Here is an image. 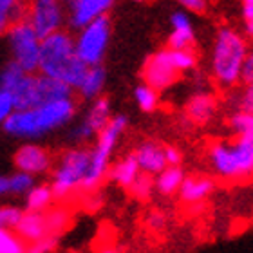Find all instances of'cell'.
Instances as JSON below:
<instances>
[{"mask_svg":"<svg viewBox=\"0 0 253 253\" xmlns=\"http://www.w3.org/2000/svg\"><path fill=\"white\" fill-rule=\"evenodd\" d=\"M128 192L134 199L137 201H148L152 197V194L156 192L154 188V175L147 174V172H139L136 175V179L132 181L130 186H128Z\"/></svg>","mask_w":253,"mask_h":253,"instance_id":"cell-27","label":"cell"},{"mask_svg":"<svg viewBox=\"0 0 253 253\" xmlns=\"http://www.w3.org/2000/svg\"><path fill=\"white\" fill-rule=\"evenodd\" d=\"M230 130L235 136H244V134H253V114L248 111H235L228 120Z\"/></svg>","mask_w":253,"mask_h":253,"instance_id":"cell-29","label":"cell"},{"mask_svg":"<svg viewBox=\"0 0 253 253\" xmlns=\"http://www.w3.org/2000/svg\"><path fill=\"white\" fill-rule=\"evenodd\" d=\"M76 116L74 96L60 100L42 101L37 105L15 109L7 120L2 123V128L9 137L24 141H38L49 136L51 132L67 126Z\"/></svg>","mask_w":253,"mask_h":253,"instance_id":"cell-1","label":"cell"},{"mask_svg":"<svg viewBox=\"0 0 253 253\" xmlns=\"http://www.w3.org/2000/svg\"><path fill=\"white\" fill-rule=\"evenodd\" d=\"M232 90V103L235 111H253V85H244L241 90Z\"/></svg>","mask_w":253,"mask_h":253,"instance_id":"cell-31","label":"cell"},{"mask_svg":"<svg viewBox=\"0 0 253 253\" xmlns=\"http://www.w3.org/2000/svg\"><path fill=\"white\" fill-rule=\"evenodd\" d=\"M5 195H9V192H7V175L0 174V199Z\"/></svg>","mask_w":253,"mask_h":253,"instance_id":"cell-40","label":"cell"},{"mask_svg":"<svg viewBox=\"0 0 253 253\" xmlns=\"http://www.w3.org/2000/svg\"><path fill=\"white\" fill-rule=\"evenodd\" d=\"M13 163H15L16 170H22V172H27L35 177H40V175H45L47 172H51L54 158L47 148L38 145L37 141H26L15 152Z\"/></svg>","mask_w":253,"mask_h":253,"instance_id":"cell-14","label":"cell"},{"mask_svg":"<svg viewBox=\"0 0 253 253\" xmlns=\"http://www.w3.org/2000/svg\"><path fill=\"white\" fill-rule=\"evenodd\" d=\"M0 89L9 92L15 109L31 107L42 101L74 96V90L56 78L42 73H27L13 60L0 67Z\"/></svg>","mask_w":253,"mask_h":253,"instance_id":"cell-2","label":"cell"},{"mask_svg":"<svg viewBox=\"0 0 253 253\" xmlns=\"http://www.w3.org/2000/svg\"><path fill=\"white\" fill-rule=\"evenodd\" d=\"M74 51L85 65H100L105 60L112 35L109 15H103L74 31Z\"/></svg>","mask_w":253,"mask_h":253,"instance_id":"cell-8","label":"cell"},{"mask_svg":"<svg viewBox=\"0 0 253 253\" xmlns=\"http://www.w3.org/2000/svg\"><path fill=\"white\" fill-rule=\"evenodd\" d=\"M183 74L175 69L174 62L170 58L169 47L156 51L154 54H150L141 69V80L145 84H148L150 87H154L156 90H167L172 85L177 84V80Z\"/></svg>","mask_w":253,"mask_h":253,"instance_id":"cell-12","label":"cell"},{"mask_svg":"<svg viewBox=\"0 0 253 253\" xmlns=\"http://www.w3.org/2000/svg\"><path fill=\"white\" fill-rule=\"evenodd\" d=\"M43 219H45L47 232L54 233V235H62L71 224V213L63 206H49L47 210L43 211Z\"/></svg>","mask_w":253,"mask_h":253,"instance_id":"cell-25","label":"cell"},{"mask_svg":"<svg viewBox=\"0 0 253 253\" xmlns=\"http://www.w3.org/2000/svg\"><path fill=\"white\" fill-rule=\"evenodd\" d=\"M4 37L7 42V49H9V60H13L18 67H22L27 73H37L42 38L27 24V20L22 18V20L13 22L4 33Z\"/></svg>","mask_w":253,"mask_h":253,"instance_id":"cell-9","label":"cell"},{"mask_svg":"<svg viewBox=\"0 0 253 253\" xmlns=\"http://www.w3.org/2000/svg\"><path fill=\"white\" fill-rule=\"evenodd\" d=\"M63 2H65V0H63Z\"/></svg>","mask_w":253,"mask_h":253,"instance_id":"cell-42","label":"cell"},{"mask_svg":"<svg viewBox=\"0 0 253 253\" xmlns=\"http://www.w3.org/2000/svg\"><path fill=\"white\" fill-rule=\"evenodd\" d=\"M126 125H128V120L125 114H116V116L112 114L109 123L96 136L94 147L89 148V169H87L80 192L84 194L94 192L105 181L109 169H111L112 154L116 150L122 136L125 134Z\"/></svg>","mask_w":253,"mask_h":253,"instance_id":"cell-6","label":"cell"},{"mask_svg":"<svg viewBox=\"0 0 253 253\" xmlns=\"http://www.w3.org/2000/svg\"><path fill=\"white\" fill-rule=\"evenodd\" d=\"M217 109H219L217 98L206 90H199V92L192 94L185 103L186 120L197 126L208 125L215 118Z\"/></svg>","mask_w":253,"mask_h":253,"instance_id":"cell-16","label":"cell"},{"mask_svg":"<svg viewBox=\"0 0 253 253\" xmlns=\"http://www.w3.org/2000/svg\"><path fill=\"white\" fill-rule=\"evenodd\" d=\"M134 101L139 111L143 112H154L159 109V90L150 87L148 84H139L134 89Z\"/></svg>","mask_w":253,"mask_h":253,"instance_id":"cell-26","label":"cell"},{"mask_svg":"<svg viewBox=\"0 0 253 253\" xmlns=\"http://www.w3.org/2000/svg\"><path fill=\"white\" fill-rule=\"evenodd\" d=\"M163 150H165V161H167V165L177 167V165L183 163V154H181V150L177 147H174V145H163Z\"/></svg>","mask_w":253,"mask_h":253,"instance_id":"cell-38","label":"cell"},{"mask_svg":"<svg viewBox=\"0 0 253 253\" xmlns=\"http://www.w3.org/2000/svg\"><path fill=\"white\" fill-rule=\"evenodd\" d=\"M111 116L112 107L111 100L107 96L101 94L94 100H90L84 116L80 118V122L71 130V136H69L71 141H74L76 145H87V143L94 141L96 136L101 132V128L109 123Z\"/></svg>","mask_w":253,"mask_h":253,"instance_id":"cell-11","label":"cell"},{"mask_svg":"<svg viewBox=\"0 0 253 253\" xmlns=\"http://www.w3.org/2000/svg\"><path fill=\"white\" fill-rule=\"evenodd\" d=\"M26 16V0H0V37L7 27Z\"/></svg>","mask_w":253,"mask_h":253,"instance_id":"cell-24","label":"cell"},{"mask_svg":"<svg viewBox=\"0 0 253 253\" xmlns=\"http://www.w3.org/2000/svg\"><path fill=\"white\" fill-rule=\"evenodd\" d=\"M241 84L253 85V54L252 53L244 58L243 67H241Z\"/></svg>","mask_w":253,"mask_h":253,"instance_id":"cell-37","label":"cell"},{"mask_svg":"<svg viewBox=\"0 0 253 253\" xmlns=\"http://www.w3.org/2000/svg\"><path fill=\"white\" fill-rule=\"evenodd\" d=\"M22 213H24V210L16 205H0V228L15 230Z\"/></svg>","mask_w":253,"mask_h":253,"instance_id":"cell-32","label":"cell"},{"mask_svg":"<svg viewBox=\"0 0 253 253\" xmlns=\"http://www.w3.org/2000/svg\"><path fill=\"white\" fill-rule=\"evenodd\" d=\"M175 4L190 15H201L208 9V0H175Z\"/></svg>","mask_w":253,"mask_h":253,"instance_id":"cell-35","label":"cell"},{"mask_svg":"<svg viewBox=\"0 0 253 253\" xmlns=\"http://www.w3.org/2000/svg\"><path fill=\"white\" fill-rule=\"evenodd\" d=\"M170 35H169V47L172 49H192L195 43V29L190 13L183 9H177L170 16Z\"/></svg>","mask_w":253,"mask_h":253,"instance_id":"cell-17","label":"cell"},{"mask_svg":"<svg viewBox=\"0 0 253 253\" xmlns=\"http://www.w3.org/2000/svg\"><path fill=\"white\" fill-rule=\"evenodd\" d=\"M132 154H134V158H136L137 165H139V170L147 172L150 175H156L167 167L163 145L158 141L147 139V141L139 143Z\"/></svg>","mask_w":253,"mask_h":253,"instance_id":"cell-18","label":"cell"},{"mask_svg":"<svg viewBox=\"0 0 253 253\" xmlns=\"http://www.w3.org/2000/svg\"><path fill=\"white\" fill-rule=\"evenodd\" d=\"M24 20L37 31L40 38L65 27L63 0H26Z\"/></svg>","mask_w":253,"mask_h":253,"instance_id":"cell-10","label":"cell"},{"mask_svg":"<svg viewBox=\"0 0 253 253\" xmlns=\"http://www.w3.org/2000/svg\"><path fill=\"white\" fill-rule=\"evenodd\" d=\"M35 183H37L35 175L22 172V170H15L13 174L7 175V192H9V195L20 197V195H26Z\"/></svg>","mask_w":253,"mask_h":253,"instance_id":"cell-28","label":"cell"},{"mask_svg":"<svg viewBox=\"0 0 253 253\" xmlns=\"http://www.w3.org/2000/svg\"><path fill=\"white\" fill-rule=\"evenodd\" d=\"M147 224L152 230H156V232H159V230H163L165 224H167V215H165L163 211H159V210H154L148 213L147 217Z\"/></svg>","mask_w":253,"mask_h":253,"instance_id":"cell-39","label":"cell"},{"mask_svg":"<svg viewBox=\"0 0 253 253\" xmlns=\"http://www.w3.org/2000/svg\"><path fill=\"white\" fill-rule=\"evenodd\" d=\"M107 85V71L103 65H87L84 76L80 80V84L76 85L74 92H78V96L84 101H90L103 94Z\"/></svg>","mask_w":253,"mask_h":253,"instance_id":"cell-19","label":"cell"},{"mask_svg":"<svg viewBox=\"0 0 253 253\" xmlns=\"http://www.w3.org/2000/svg\"><path fill=\"white\" fill-rule=\"evenodd\" d=\"M141 170H139V165H137L136 158H134V154H126V156H123L118 163H114L109 169V174H107V177L114 183V185H118L120 188H128L130 186V183L134 179H136V175L139 174Z\"/></svg>","mask_w":253,"mask_h":253,"instance_id":"cell-22","label":"cell"},{"mask_svg":"<svg viewBox=\"0 0 253 253\" xmlns=\"http://www.w3.org/2000/svg\"><path fill=\"white\" fill-rule=\"evenodd\" d=\"M24 197H26V210L29 211H45L49 206H53L56 199L51 185H45V183H40V185L35 183Z\"/></svg>","mask_w":253,"mask_h":253,"instance_id":"cell-23","label":"cell"},{"mask_svg":"<svg viewBox=\"0 0 253 253\" xmlns=\"http://www.w3.org/2000/svg\"><path fill=\"white\" fill-rule=\"evenodd\" d=\"M89 169V148L85 145L63 150L51 169V188L56 199H67L71 195L78 194L82 190V183L85 179Z\"/></svg>","mask_w":253,"mask_h":253,"instance_id":"cell-7","label":"cell"},{"mask_svg":"<svg viewBox=\"0 0 253 253\" xmlns=\"http://www.w3.org/2000/svg\"><path fill=\"white\" fill-rule=\"evenodd\" d=\"M185 172L181 169V165H167L161 172L154 175V188L161 197H172L177 194L181 183L185 179Z\"/></svg>","mask_w":253,"mask_h":253,"instance_id":"cell-21","label":"cell"},{"mask_svg":"<svg viewBox=\"0 0 253 253\" xmlns=\"http://www.w3.org/2000/svg\"><path fill=\"white\" fill-rule=\"evenodd\" d=\"M13 232L20 237V241L24 244H31L35 241H38L40 237H43L47 232L45 226V219H43V211H29L26 210L22 213L20 221L15 226Z\"/></svg>","mask_w":253,"mask_h":253,"instance_id":"cell-20","label":"cell"},{"mask_svg":"<svg viewBox=\"0 0 253 253\" xmlns=\"http://www.w3.org/2000/svg\"><path fill=\"white\" fill-rule=\"evenodd\" d=\"M213 192H215V179L213 177L195 174L185 175V179H183L179 190H177V195L185 205L197 206L203 205L206 199H210Z\"/></svg>","mask_w":253,"mask_h":253,"instance_id":"cell-15","label":"cell"},{"mask_svg":"<svg viewBox=\"0 0 253 253\" xmlns=\"http://www.w3.org/2000/svg\"><path fill=\"white\" fill-rule=\"evenodd\" d=\"M65 26L71 31H78L80 27L87 26L89 22L96 20L114 5V0H65Z\"/></svg>","mask_w":253,"mask_h":253,"instance_id":"cell-13","label":"cell"},{"mask_svg":"<svg viewBox=\"0 0 253 253\" xmlns=\"http://www.w3.org/2000/svg\"><path fill=\"white\" fill-rule=\"evenodd\" d=\"M85 69L87 65L78 58L74 51V35L65 27L42 38L38 73L60 80L74 90L84 76Z\"/></svg>","mask_w":253,"mask_h":253,"instance_id":"cell-4","label":"cell"},{"mask_svg":"<svg viewBox=\"0 0 253 253\" xmlns=\"http://www.w3.org/2000/svg\"><path fill=\"white\" fill-rule=\"evenodd\" d=\"M250 54L248 37L233 26L217 29L210 54V73L215 85L222 90L241 85V67Z\"/></svg>","mask_w":253,"mask_h":253,"instance_id":"cell-3","label":"cell"},{"mask_svg":"<svg viewBox=\"0 0 253 253\" xmlns=\"http://www.w3.org/2000/svg\"><path fill=\"white\" fill-rule=\"evenodd\" d=\"M134 2H145V0H134Z\"/></svg>","mask_w":253,"mask_h":253,"instance_id":"cell-41","label":"cell"},{"mask_svg":"<svg viewBox=\"0 0 253 253\" xmlns=\"http://www.w3.org/2000/svg\"><path fill=\"white\" fill-rule=\"evenodd\" d=\"M15 111V103H13V98L9 96V92L4 89H0V126L2 123L7 120L11 112Z\"/></svg>","mask_w":253,"mask_h":253,"instance_id":"cell-36","label":"cell"},{"mask_svg":"<svg viewBox=\"0 0 253 253\" xmlns=\"http://www.w3.org/2000/svg\"><path fill=\"white\" fill-rule=\"evenodd\" d=\"M208 163L215 177L228 183L248 179L253 172V134L237 136L233 141H211Z\"/></svg>","mask_w":253,"mask_h":253,"instance_id":"cell-5","label":"cell"},{"mask_svg":"<svg viewBox=\"0 0 253 253\" xmlns=\"http://www.w3.org/2000/svg\"><path fill=\"white\" fill-rule=\"evenodd\" d=\"M60 235H54V233H45L43 237H40L38 241L35 243L27 244L26 250L31 253H49V252H54V250L58 248L60 244Z\"/></svg>","mask_w":253,"mask_h":253,"instance_id":"cell-33","label":"cell"},{"mask_svg":"<svg viewBox=\"0 0 253 253\" xmlns=\"http://www.w3.org/2000/svg\"><path fill=\"white\" fill-rule=\"evenodd\" d=\"M243 16V33L248 38L253 37V0H239Z\"/></svg>","mask_w":253,"mask_h":253,"instance_id":"cell-34","label":"cell"},{"mask_svg":"<svg viewBox=\"0 0 253 253\" xmlns=\"http://www.w3.org/2000/svg\"><path fill=\"white\" fill-rule=\"evenodd\" d=\"M26 252V244L13 230L0 228V253H22Z\"/></svg>","mask_w":253,"mask_h":253,"instance_id":"cell-30","label":"cell"}]
</instances>
